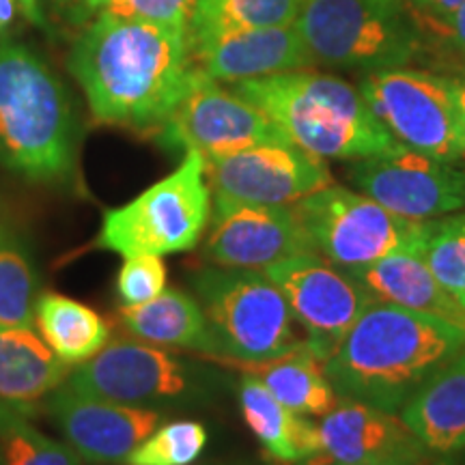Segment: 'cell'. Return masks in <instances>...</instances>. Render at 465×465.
I'll return each instance as SVG.
<instances>
[{"mask_svg": "<svg viewBox=\"0 0 465 465\" xmlns=\"http://www.w3.org/2000/svg\"><path fill=\"white\" fill-rule=\"evenodd\" d=\"M93 119L158 134L199 78L185 28L97 14L69 52Z\"/></svg>", "mask_w": 465, "mask_h": 465, "instance_id": "1", "label": "cell"}, {"mask_svg": "<svg viewBox=\"0 0 465 465\" xmlns=\"http://www.w3.org/2000/svg\"><path fill=\"white\" fill-rule=\"evenodd\" d=\"M463 345L461 325L371 302L323 366L341 399L401 411Z\"/></svg>", "mask_w": 465, "mask_h": 465, "instance_id": "2", "label": "cell"}, {"mask_svg": "<svg viewBox=\"0 0 465 465\" xmlns=\"http://www.w3.org/2000/svg\"><path fill=\"white\" fill-rule=\"evenodd\" d=\"M78 124L58 75L31 48L0 37V166L33 183H67Z\"/></svg>", "mask_w": 465, "mask_h": 465, "instance_id": "3", "label": "cell"}, {"mask_svg": "<svg viewBox=\"0 0 465 465\" xmlns=\"http://www.w3.org/2000/svg\"><path fill=\"white\" fill-rule=\"evenodd\" d=\"M232 91L270 116L291 143L322 160H362L392 149L358 86L312 69L242 80Z\"/></svg>", "mask_w": 465, "mask_h": 465, "instance_id": "4", "label": "cell"}, {"mask_svg": "<svg viewBox=\"0 0 465 465\" xmlns=\"http://www.w3.org/2000/svg\"><path fill=\"white\" fill-rule=\"evenodd\" d=\"M295 28L315 65L366 74L407 67L420 52L407 0H302Z\"/></svg>", "mask_w": 465, "mask_h": 465, "instance_id": "5", "label": "cell"}, {"mask_svg": "<svg viewBox=\"0 0 465 465\" xmlns=\"http://www.w3.org/2000/svg\"><path fill=\"white\" fill-rule=\"evenodd\" d=\"M209 334L220 360L246 366L272 362L306 347L293 312L265 272L207 267L194 276Z\"/></svg>", "mask_w": 465, "mask_h": 465, "instance_id": "6", "label": "cell"}, {"mask_svg": "<svg viewBox=\"0 0 465 465\" xmlns=\"http://www.w3.org/2000/svg\"><path fill=\"white\" fill-rule=\"evenodd\" d=\"M207 160L185 151L182 164L136 199L104 213L95 246L124 259L185 252L201 242L212 218Z\"/></svg>", "mask_w": 465, "mask_h": 465, "instance_id": "7", "label": "cell"}, {"mask_svg": "<svg viewBox=\"0 0 465 465\" xmlns=\"http://www.w3.org/2000/svg\"><path fill=\"white\" fill-rule=\"evenodd\" d=\"M315 252L353 270L373 265L401 250L420 246L424 223L401 218L362 194L328 185L293 205Z\"/></svg>", "mask_w": 465, "mask_h": 465, "instance_id": "8", "label": "cell"}, {"mask_svg": "<svg viewBox=\"0 0 465 465\" xmlns=\"http://www.w3.org/2000/svg\"><path fill=\"white\" fill-rule=\"evenodd\" d=\"M358 89L399 144L449 162L465 155L449 75L411 67L377 69L360 75Z\"/></svg>", "mask_w": 465, "mask_h": 465, "instance_id": "9", "label": "cell"}, {"mask_svg": "<svg viewBox=\"0 0 465 465\" xmlns=\"http://www.w3.org/2000/svg\"><path fill=\"white\" fill-rule=\"evenodd\" d=\"M65 383L80 394L149 410L190 403L205 388L190 362L134 336L108 341L95 358L75 366Z\"/></svg>", "mask_w": 465, "mask_h": 465, "instance_id": "10", "label": "cell"}, {"mask_svg": "<svg viewBox=\"0 0 465 465\" xmlns=\"http://www.w3.org/2000/svg\"><path fill=\"white\" fill-rule=\"evenodd\" d=\"M293 319L306 332V349L325 362L371 302L362 284L342 267L308 250L267 267Z\"/></svg>", "mask_w": 465, "mask_h": 465, "instance_id": "11", "label": "cell"}, {"mask_svg": "<svg viewBox=\"0 0 465 465\" xmlns=\"http://www.w3.org/2000/svg\"><path fill=\"white\" fill-rule=\"evenodd\" d=\"M349 182L388 212L416 223L465 209V166L399 143L353 162Z\"/></svg>", "mask_w": 465, "mask_h": 465, "instance_id": "12", "label": "cell"}, {"mask_svg": "<svg viewBox=\"0 0 465 465\" xmlns=\"http://www.w3.org/2000/svg\"><path fill=\"white\" fill-rule=\"evenodd\" d=\"M166 149L199 151L203 158L235 153L261 143L289 141L274 121L240 93L199 74L155 134Z\"/></svg>", "mask_w": 465, "mask_h": 465, "instance_id": "13", "label": "cell"}, {"mask_svg": "<svg viewBox=\"0 0 465 465\" xmlns=\"http://www.w3.org/2000/svg\"><path fill=\"white\" fill-rule=\"evenodd\" d=\"M207 160L213 196L259 205H295L334 183L325 162L291 141L261 143Z\"/></svg>", "mask_w": 465, "mask_h": 465, "instance_id": "14", "label": "cell"}, {"mask_svg": "<svg viewBox=\"0 0 465 465\" xmlns=\"http://www.w3.org/2000/svg\"><path fill=\"white\" fill-rule=\"evenodd\" d=\"M308 250L315 248L293 205H259L213 196L205 252L216 265L263 272Z\"/></svg>", "mask_w": 465, "mask_h": 465, "instance_id": "15", "label": "cell"}, {"mask_svg": "<svg viewBox=\"0 0 465 465\" xmlns=\"http://www.w3.org/2000/svg\"><path fill=\"white\" fill-rule=\"evenodd\" d=\"M65 444L91 465H124L134 449L162 424V411L132 407L58 386L44 401Z\"/></svg>", "mask_w": 465, "mask_h": 465, "instance_id": "16", "label": "cell"}, {"mask_svg": "<svg viewBox=\"0 0 465 465\" xmlns=\"http://www.w3.org/2000/svg\"><path fill=\"white\" fill-rule=\"evenodd\" d=\"M317 427L323 461L429 465L433 459L401 414L360 401L341 399Z\"/></svg>", "mask_w": 465, "mask_h": 465, "instance_id": "17", "label": "cell"}, {"mask_svg": "<svg viewBox=\"0 0 465 465\" xmlns=\"http://www.w3.org/2000/svg\"><path fill=\"white\" fill-rule=\"evenodd\" d=\"M194 67L213 83H242L315 67L295 25L250 28L190 42Z\"/></svg>", "mask_w": 465, "mask_h": 465, "instance_id": "18", "label": "cell"}, {"mask_svg": "<svg viewBox=\"0 0 465 465\" xmlns=\"http://www.w3.org/2000/svg\"><path fill=\"white\" fill-rule=\"evenodd\" d=\"M347 272L375 302L446 319L465 328V308L433 276L424 263L420 246L401 250L373 265L353 267Z\"/></svg>", "mask_w": 465, "mask_h": 465, "instance_id": "19", "label": "cell"}, {"mask_svg": "<svg viewBox=\"0 0 465 465\" xmlns=\"http://www.w3.org/2000/svg\"><path fill=\"white\" fill-rule=\"evenodd\" d=\"M433 459L465 450V345L399 411Z\"/></svg>", "mask_w": 465, "mask_h": 465, "instance_id": "20", "label": "cell"}, {"mask_svg": "<svg viewBox=\"0 0 465 465\" xmlns=\"http://www.w3.org/2000/svg\"><path fill=\"white\" fill-rule=\"evenodd\" d=\"M72 369L54 356L33 328L0 325V403L31 416L67 381Z\"/></svg>", "mask_w": 465, "mask_h": 465, "instance_id": "21", "label": "cell"}, {"mask_svg": "<svg viewBox=\"0 0 465 465\" xmlns=\"http://www.w3.org/2000/svg\"><path fill=\"white\" fill-rule=\"evenodd\" d=\"M240 410L250 431L276 461L304 463L322 455L317 422L282 405L257 375L242 380Z\"/></svg>", "mask_w": 465, "mask_h": 465, "instance_id": "22", "label": "cell"}, {"mask_svg": "<svg viewBox=\"0 0 465 465\" xmlns=\"http://www.w3.org/2000/svg\"><path fill=\"white\" fill-rule=\"evenodd\" d=\"M121 323L134 339L162 349H190L216 356L201 302L179 289H164L158 298L121 308Z\"/></svg>", "mask_w": 465, "mask_h": 465, "instance_id": "23", "label": "cell"}, {"mask_svg": "<svg viewBox=\"0 0 465 465\" xmlns=\"http://www.w3.org/2000/svg\"><path fill=\"white\" fill-rule=\"evenodd\" d=\"M35 325L45 345L72 371L95 358L110 341V325L100 312L54 291L37 298Z\"/></svg>", "mask_w": 465, "mask_h": 465, "instance_id": "24", "label": "cell"}, {"mask_svg": "<svg viewBox=\"0 0 465 465\" xmlns=\"http://www.w3.org/2000/svg\"><path fill=\"white\" fill-rule=\"evenodd\" d=\"M254 375L282 405H287L291 411L300 416L323 418L341 401L325 373L323 362L306 347L272 360V362L257 364Z\"/></svg>", "mask_w": 465, "mask_h": 465, "instance_id": "25", "label": "cell"}, {"mask_svg": "<svg viewBox=\"0 0 465 465\" xmlns=\"http://www.w3.org/2000/svg\"><path fill=\"white\" fill-rule=\"evenodd\" d=\"M302 0H199L192 15L188 37L250 31V28L295 25Z\"/></svg>", "mask_w": 465, "mask_h": 465, "instance_id": "26", "label": "cell"}, {"mask_svg": "<svg viewBox=\"0 0 465 465\" xmlns=\"http://www.w3.org/2000/svg\"><path fill=\"white\" fill-rule=\"evenodd\" d=\"M39 278L26 242L15 229L0 242V325L33 328Z\"/></svg>", "mask_w": 465, "mask_h": 465, "instance_id": "27", "label": "cell"}, {"mask_svg": "<svg viewBox=\"0 0 465 465\" xmlns=\"http://www.w3.org/2000/svg\"><path fill=\"white\" fill-rule=\"evenodd\" d=\"M0 455L3 465H83L65 441L48 438L7 403H0Z\"/></svg>", "mask_w": 465, "mask_h": 465, "instance_id": "28", "label": "cell"}, {"mask_svg": "<svg viewBox=\"0 0 465 465\" xmlns=\"http://www.w3.org/2000/svg\"><path fill=\"white\" fill-rule=\"evenodd\" d=\"M420 254L441 287L465 308V212L427 220Z\"/></svg>", "mask_w": 465, "mask_h": 465, "instance_id": "29", "label": "cell"}, {"mask_svg": "<svg viewBox=\"0 0 465 465\" xmlns=\"http://www.w3.org/2000/svg\"><path fill=\"white\" fill-rule=\"evenodd\" d=\"M207 429L196 420L160 424L134 449L124 465H192L207 446Z\"/></svg>", "mask_w": 465, "mask_h": 465, "instance_id": "30", "label": "cell"}, {"mask_svg": "<svg viewBox=\"0 0 465 465\" xmlns=\"http://www.w3.org/2000/svg\"><path fill=\"white\" fill-rule=\"evenodd\" d=\"M196 5L199 0H89V11L188 31Z\"/></svg>", "mask_w": 465, "mask_h": 465, "instance_id": "31", "label": "cell"}, {"mask_svg": "<svg viewBox=\"0 0 465 465\" xmlns=\"http://www.w3.org/2000/svg\"><path fill=\"white\" fill-rule=\"evenodd\" d=\"M166 265L162 257L141 254V257L125 259L116 276V293L124 306H138L144 302L158 298L166 289Z\"/></svg>", "mask_w": 465, "mask_h": 465, "instance_id": "32", "label": "cell"}, {"mask_svg": "<svg viewBox=\"0 0 465 465\" xmlns=\"http://www.w3.org/2000/svg\"><path fill=\"white\" fill-rule=\"evenodd\" d=\"M465 0H407L411 14L416 15L418 25H435V22L444 20L446 15L452 14L457 7H461Z\"/></svg>", "mask_w": 465, "mask_h": 465, "instance_id": "33", "label": "cell"}, {"mask_svg": "<svg viewBox=\"0 0 465 465\" xmlns=\"http://www.w3.org/2000/svg\"><path fill=\"white\" fill-rule=\"evenodd\" d=\"M433 33L441 35V37L449 42L452 48H457L461 54H465V3L461 7H457L452 14H449L444 20L429 25Z\"/></svg>", "mask_w": 465, "mask_h": 465, "instance_id": "34", "label": "cell"}, {"mask_svg": "<svg viewBox=\"0 0 465 465\" xmlns=\"http://www.w3.org/2000/svg\"><path fill=\"white\" fill-rule=\"evenodd\" d=\"M450 80V93H452V104H455V116L459 134H461V141L465 147V72H461Z\"/></svg>", "mask_w": 465, "mask_h": 465, "instance_id": "35", "label": "cell"}, {"mask_svg": "<svg viewBox=\"0 0 465 465\" xmlns=\"http://www.w3.org/2000/svg\"><path fill=\"white\" fill-rule=\"evenodd\" d=\"M17 11H22L20 0H0V37H5L9 26L14 25Z\"/></svg>", "mask_w": 465, "mask_h": 465, "instance_id": "36", "label": "cell"}, {"mask_svg": "<svg viewBox=\"0 0 465 465\" xmlns=\"http://www.w3.org/2000/svg\"><path fill=\"white\" fill-rule=\"evenodd\" d=\"M20 7H22V14H25L28 22H33L35 26L45 28L42 0H20Z\"/></svg>", "mask_w": 465, "mask_h": 465, "instance_id": "37", "label": "cell"}, {"mask_svg": "<svg viewBox=\"0 0 465 465\" xmlns=\"http://www.w3.org/2000/svg\"><path fill=\"white\" fill-rule=\"evenodd\" d=\"M52 7L65 11V14L75 15H89V0H50Z\"/></svg>", "mask_w": 465, "mask_h": 465, "instance_id": "38", "label": "cell"}, {"mask_svg": "<svg viewBox=\"0 0 465 465\" xmlns=\"http://www.w3.org/2000/svg\"><path fill=\"white\" fill-rule=\"evenodd\" d=\"M11 229H14V226H11V223H9V213H7V209H5L3 201H0V242L9 235Z\"/></svg>", "mask_w": 465, "mask_h": 465, "instance_id": "39", "label": "cell"}, {"mask_svg": "<svg viewBox=\"0 0 465 465\" xmlns=\"http://www.w3.org/2000/svg\"><path fill=\"white\" fill-rule=\"evenodd\" d=\"M300 465H349V463H332V461H323V459H319V457H312ZM353 465H369V463H353Z\"/></svg>", "mask_w": 465, "mask_h": 465, "instance_id": "40", "label": "cell"}, {"mask_svg": "<svg viewBox=\"0 0 465 465\" xmlns=\"http://www.w3.org/2000/svg\"><path fill=\"white\" fill-rule=\"evenodd\" d=\"M0 465H3V455H0Z\"/></svg>", "mask_w": 465, "mask_h": 465, "instance_id": "41", "label": "cell"}]
</instances>
